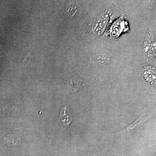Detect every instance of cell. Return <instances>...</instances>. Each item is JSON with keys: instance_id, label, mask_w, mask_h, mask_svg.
Instances as JSON below:
<instances>
[{"instance_id": "cell-2", "label": "cell", "mask_w": 156, "mask_h": 156, "mask_svg": "<svg viewBox=\"0 0 156 156\" xmlns=\"http://www.w3.org/2000/svg\"><path fill=\"white\" fill-rule=\"evenodd\" d=\"M20 62L26 68H30L32 65V56L31 55L30 50L27 48L23 49L20 53Z\"/></svg>"}, {"instance_id": "cell-1", "label": "cell", "mask_w": 156, "mask_h": 156, "mask_svg": "<svg viewBox=\"0 0 156 156\" xmlns=\"http://www.w3.org/2000/svg\"><path fill=\"white\" fill-rule=\"evenodd\" d=\"M66 85L72 92H81L85 88V82L80 78H72L67 81Z\"/></svg>"}, {"instance_id": "cell-3", "label": "cell", "mask_w": 156, "mask_h": 156, "mask_svg": "<svg viewBox=\"0 0 156 156\" xmlns=\"http://www.w3.org/2000/svg\"><path fill=\"white\" fill-rule=\"evenodd\" d=\"M147 116L146 117H140L139 119H138L135 121L134 122L131 124L130 126H128L126 129H124V130H122V131H120V132H118V133H117V134H118V133H121L123 132H125L127 133H128V132H131V131H133V130H134V128H136V127H138V126L141 125L142 123L144 122L145 121L147 120Z\"/></svg>"}, {"instance_id": "cell-5", "label": "cell", "mask_w": 156, "mask_h": 156, "mask_svg": "<svg viewBox=\"0 0 156 156\" xmlns=\"http://www.w3.org/2000/svg\"><path fill=\"white\" fill-rule=\"evenodd\" d=\"M95 58H93L95 59L96 62L99 63H106V61H108L109 58L107 56L104 54H99V55H96Z\"/></svg>"}, {"instance_id": "cell-4", "label": "cell", "mask_w": 156, "mask_h": 156, "mask_svg": "<svg viewBox=\"0 0 156 156\" xmlns=\"http://www.w3.org/2000/svg\"><path fill=\"white\" fill-rule=\"evenodd\" d=\"M60 117L62 124L65 126H68L72 122V119H70L66 112V108H63L60 112Z\"/></svg>"}]
</instances>
